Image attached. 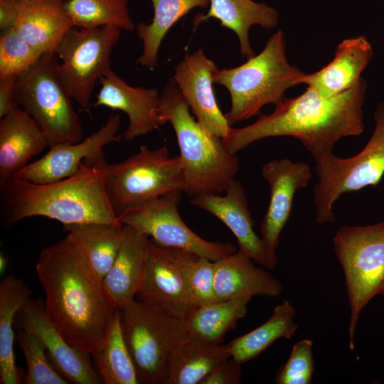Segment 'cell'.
Segmentation results:
<instances>
[{"label": "cell", "mask_w": 384, "mask_h": 384, "mask_svg": "<svg viewBox=\"0 0 384 384\" xmlns=\"http://www.w3.org/2000/svg\"><path fill=\"white\" fill-rule=\"evenodd\" d=\"M36 270L50 321L72 346L96 354L118 309L76 240L68 234L43 248Z\"/></svg>", "instance_id": "1"}, {"label": "cell", "mask_w": 384, "mask_h": 384, "mask_svg": "<svg viewBox=\"0 0 384 384\" xmlns=\"http://www.w3.org/2000/svg\"><path fill=\"white\" fill-rule=\"evenodd\" d=\"M366 88L362 78L351 90L327 97L307 87L297 97L284 98L272 113L260 114L254 123L230 127L223 143L230 152L237 154L264 138L292 137L300 141L316 161L333 153L335 144L341 139L363 132Z\"/></svg>", "instance_id": "2"}, {"label": "cell", "mask_w": 384, "mask_h": 384, "mask_svg": "<svg viewBox=\"0 0 384 384\" xmlns=\"http://www.w3.org/2000/svg\"><path fill=\"white\" fill-rule=\"evenodd\" d=\"M104 156L86 160L74 176L49 183L13 178L1 188V215L11 226L24 218L46 217L65 225L104 223L122 225L104 183Z\"/></svg>", "instance_id": "3"}, {"label": "cell", "mask_w": 384, "mask_h": 384, "mask_svg": "<svg viewBox=\"0 0 384 384\" xmlns=\"http://www.w3.org/2000/svg\"><path fill=\"white\" fill-rule=\"evenodd\" d=\"M157 122L159 126L169 122L175 132L185 192L191 197L225 192L239 170L238 158L227 149L222 138L195 121L173 78L159 96Z\"/></svg>", "instance_id": "4"}, {"label": "cell", "mask_w": 384, "mask_h": 384, "mask_svg": "<svg viewBox=\"0 0 384 384\" xmlns=\"http://www.w3.org/2000/svg\"><path fill=\"white\" fill-rule=\"evenodd\" d=\"M304 75L288 62L285 39L282 30L274 33L263 50L243 64L230 69L218 68L213 82L228 90L231 106L225 114L230 127L237 122L261 114L267 104L274 105L284 97L287 90L301 84Z\"/></svg>", "instance_id": "5"}, {"label": "cell", "mask_w": 384, "mask_h": 384, "mask_svg": "<svg viewBox=\"0 0 384 384\" xmlns=\"http://www.w3.org/2000/svg\"><path fill=\"white\" fill-rule=\"evenodd\" d=\"M55 53H43L16 79V102L36 122L48 146L76 143L83 129L58 71Z\"/></svg>", "instance_id": "6"}, {"label": "cell", "mask_w": 384, "mask_h": 384, "mask_svg": "<svg viewBox=\"0 0 384 384\" xmlns=\"http://www.w3.org/2000/svg\"><path fill=\"white\" fill-rule=\"evenodd\" d=\"M119 311L122 334L139 384H167L174 353L189 336L184 321L140 299Z\"/></svg>", "instance_id": "7"}, {"label": "cell", "mask_w": 384, "mask_h": 384, "mask_svg": "<svg viewBox=\"0 0 384 384\" xmlns=\"http://www.w3.org/2000/svg\"><path fill=\"white\" fill-rule=\"evenodd\" d=\"M333 245L345 278L351 310L348 346L353 351L362 310L373 297H384V220L340 227L333 238Z\"/></svg>", "instance_id": "8"}, {"label": "cell", "mask_w": 384, "mask_h": 384, "mask_svg": "<svg viewBox=\"0 0 384 384\" xmlns=\"http://www.w3.org/2000/svg\"><path fill=\"white\" fill-rule=\"evenodd\" d=\"M104 183L117 216L129 208L171 192H185L180 156H171L165 145L156 149L142 145L135 154L121 162H107Z\"/></svg>", "instance_id": "9"}, {"label": "cell", "mask_w": 384, "mask_h": 384, "mask_svg": "<svg viewBox=\"0 0 384 384\" xmlns=\"http://www.w3.org/2000/svg\"><path fill=\"white\" fill-rule=\"evenodd\" d=\"M375 127L356 155L341 158L333 153L316 160L317 182L314 188L316 222L336 221L333 207L343 194L378 185L384 176V102L375 110Z\"/></svg>", "instance_id": "10"}, {"label": "cell", "mask_w": 384, "mask_h": 384, "mask_svg": "<svg viewBox=\"0 0 384 384\" xmlns=\"http://www.w3.org/2000/svg\"><path fill=\"white\" fill-rule=\"evenodd\" d=\"M121 31L113 26L82 28L73 26L59 43L58 71L68 93L87 109L96 83L111 69V53Z\"/></svg>", "instance_id": "11"}, {"label": "cell", "mask_w": 384, "mask_h": 384, "mask_svg": "<svg viewBox=\"0 0 384 384\" xmlns=\"http://www.w3.org/2000/svg\"><path fill=\"white\" fill-rule=\"evenodd\" d=\"M182 192L173 191L129 208L118 219L161 246L185 250L213 261L236 252L232 243L208 241L189 228L178 210Z\"/></svg>", "instance_id": "12"}, {"label": "cell", "mask_w": 384, "mask_h": 384, "mask_svg": "<svg viewBox=\"0 0 384 384\" xmlns=\"http://www.w3.org/2000/svg\"><path fill=\"white\" fill-rule=\"evenodd\" d=\"M198 257L185 250L161 246L149 239L138 299L185 321L196 309L191 299L188 280Z\"/></svg>", "instance_id": "13"}, {"label": "cell", "mask_w": 384, "mask_h": 384, "mask_svg": "<svg viewBox=\"0 0 384 384\" xmlns=\"http://www.w3.org/2000/svg\"><path fill=\"white\" fill-rule=\"evenodd\" d=\"M120 123L119 114H110L97 131L76 143L50 146L43 156L27 164L14 178L43 184L74 176L85 161L95 160L104 156L103 147L119 140Z\"/></svg>", "instance_id": "14"}, {"label": "cell", "mask_w": 384, "mask_h": 384, "mask_svg": "<svg viewBox=\"0 0 384 384\" xmlns=\"http://www.w3.org/2000/svg\"><path fill=\"white\" fill-rule=\"evenodd\" d=\"M14 329L36 335L45 346L55 368L68 381L75 384L100 383L90 354L66 341L48 316L42 300L31 299L17 312Z\"/></svg>", "instance_id": "15"}, {"label": "cell", "mask_w": 384, "mask_h": 384, "mask_svg": "<svg viewBox=\"0 0 384 384\" xmlns=\"http://www.w3.org/2000/svg\"><path fill=\"white\" fill-rule=\"evenodd\" d=\"M225 192L224 196L196 195L191 197L190 203L223 222L235 235L239 251L265 269L273 270L277 264V256L269 250L262 238L254 230V221L242 185L234 178Z\"/></svg>", "instance_id": "16"}, {"label": "cell", "mask_w": 384, "mask_h": 384, "mask_svg": "<svg viewBox=\"0 0 384 384\" xmlns=\"http://www.w3.org/2000/svg\"><path fill=\"white\" fill-rule=\"evenodd\" d=\"M217 69L200 48L187 53L175 66L173 78L198 123L208 133L223 139L231 127L218 107L213 89Z\"/></svg>", "instance_id": "17"}, {"label": "cell", "mask_w": 384, "mask_h": 384, "mask_svg": "<svg viewBox=\"0 0 384 384\" xmlns=\"http://www.w3.org/2000/svg\"><path fill=\"white\" fill-rule=\"evenodd\" d=\"M261 174L270 186V197L260 234L269 250L276 255L281 233L291 215L295 194L308 186L312 174L305 162L280 159L265 164Z\"/></svg>", "instance_id": "18"}, {"label": "cell", "mask_w": 384, "mask_h": 384, "mask_svg": "<svg viewBox=\"0 0 384 384\" xmlns=\"http://www.w3.org/2000/svg\"><path fill=\"white\" fill-rule=\"evenodd\" d=\"M98 82L101 87L93 106L120 110L127 115L129 124L122 135L124 140L132 141L159 128L157 110L160 95L156 88L132 87L112 69Z\"/></svg>", "instance_id": "19"}, {"label": "cell", "mask_w": 384, "mask_h": 384, "mask_svg": "<svg viewBox=\"0 0 384 384\" xmlns=\"http://www.w3.org/2000/svg\"><path fill=\"white\" fill-rule=\"evenodd\" d=\"M373 55L371 44L366 36L346 38L337 46L333 60L315 73H304L301 84L314 88L324 97L342 94L358 84Z\"/></svg>", "instance_id": "20"}, {"label": "cell", "mask_w": 384, "mask_h": 384, "mask_svg": "<svg viewBox=\"0 0 384 384\" xmlns=\"http://www.w3.org/2000/svg\"><path fill=\"white\" fill-rule=\"evenodd\" d=\"M48 146L36 122L19 107L1 118L0 189Z\"/></svg>", "instance_id": "21"}, {"label": "cell", "mask_w": 384, "mask_h": 384, "mask_svg": "<svg viewBox=\"0 0 384 384\" xmlns=\"http://www.w3.org/2000/svg\"><path fill=\"white\" fill-rule=\"evenodd\" d=\"M253 262L239 250L215 261L214 289L218 302L253 296L277 297L282 294L281 282Z\"/></svg>", "instance_id": "22"}, {"label": "cell", "mask_w": 384, "mask_h": 384, "mask_svg": "<svg viewBox=\"0 0 384 384\" xmlns=\"http://www.w3.org/2000/svg\"><path fill=\"white\" fill-rule=\"evenodd\" d=\"M124 236L114 262L102 279L103 286L118 309L133 302L146 263L149 237L123 225Z\"/></svg>", "instance_id": "23"}, {"label": "cell", "mask_w": 384, "mask_h": 384, "mask_svg": "<svg viewBox=\"0 0 384 384\" xmlns=\"http://www.w3.org/2000/svg\"><path fill=\"white\" fill-rule=\"evenodd\" d=\"M62 1L17 0L14 26L18 33L39 53H55L73 23Z\"/></svg>", "instance_id": "24"}, {"label": "cell", "mask_w": 384, "mask_h": 384, "mask_svg": "<svg viewBox=\"0 0 384 384\" xmlns=\"http://www.w3.org/2000/svg\"><path fill=\"white\" fill-rule=\"evenodd\" d=\"M210 8L205 15L197 14L193 25L197 26L210 18L218 19L222 26L234 31L237 35L240 53L247 58L255 55L250 46L249 31L251 26L259 25L271 29L278 23L275 9L252 0H209Z\"/></svg>", "instance_id": "25"}, {"label": "cell", "mask_w": 384, "mask_h": 384, "mask_svg": "<svg viewBox=\"0 0 384 384\" xmlns=\"http://www.w3.org/2000/svg\"><path fill=\"white\" fill-rule=\"evenodd\" d=\"M31 290L20 278L9 274L0 282V382L19 384L21 375L14 351L17 312L31 299Z\"/></svg>", "instance_id": "26"}, {"label": "cell", "mask_w": 384, "mask_h": 384, "mask_svg": "<svg viewBox=\"0 0 384 384\" xmlns=\"http://www.w3.org/2000/svg\"><path fill=\"white\" fill-rule=\"evenodd\" d=\"M230 358L228 344L210 343L188 336L174 353L167 384H200Z\"/></svg>", "instance_id": "27"}, {"label": "cell", "mask_w": 384, "mask_h": 384, "mask_svg": "<svg viewBox=\"0 0 384 384\" xmlns=\"http://www.w3.org/2000/svg\"><path fill=\"white\" fill-rule=\"evenodd\" d=\"M78 242L88 263L102 280L118 253L123 236V225L83 223L63 225Z\"/></svg>", "instance_id": "28"}, {"label": "cell", "mask_w": 384, "mask_h": 384, "mask_svg": "<svg viewBox=\"0 0 384 384\" xmlns=\"http://www.w3.org/2000/svg\"><path fill=\"white\" fill-rule=\"evenodd\" d=\"M294 316L292 305L283 300L274 308L266 322L228 344L231 358L242 365L258 356L277 339L292 338L299 328Z\"/></svg>", "instance_id": "29"}, {"label": "cell", "mask_w": 384, "mask_h": 384, "mask_svg": "<svg viewBox=\"0 0 384 384\" xmlns=\"http://www.w3.org/2000/svg\"><path fill=\"white\" fill-rule=\"evenodd\" d=\"M252 297L216 302L196 309L184 321L189 336L210 343H220L247 312Z\"/></svg>", "instance_id": "30"}, {"label": "cell", "mask_w": 384, "mask_h": 384, "mask_svg": "<svg viewBox=\"0 0 384 384\" xmlns=\"http://www.w3.org/2000/svg\"><path fill=\"white\" fill-rule=\"evenodd\" d=\"M154 17L150 23L140 22L137 32L143 41L137 63L149 69L158 64V53L164 36L183 16L196 7L206 8L209 0H151Z\"/></svg>", "instance_id": "31"}, {"label": "cell", "mask_w": 384, "mask_h": 384, "mask_svg": "<svg viewBox=\"0 0 384 384\" xmlns=\"http://www.w3.org/2000/svg\"><path fill=\"white\" fill-rule=\"evenodd\" d=\"M128 3L129 0H67L63 6L75 27L113 26L132 31L135 26L129 12Z\"/></svg>", "instance_id": "32"}, {"label": "cell", "mask_w": 384, "mask_h": 384, "mask_svg": "<svg viewBox=\"0 0 384 384\" xmlns=\"http://www.w3.org/2000/svg\"><path fill=\"white\" fill-rule=\"evenodd\" d=\"M92 356L105 383L139 384L135 366L122 334L119 309L105 343Z\"/></svg>", "instance_id": "33"}, {"label": "cell", "mask_w": 384, "mask_h": 384, "mask_svg": "<svg viewBox=\"0 0 384 384\" xmlns=\"http://www.w3.org/2000/svg\"><path fill=\"white\" fill-rule=\"evenodd\" d=\"M16 341L26 362V384H68V380L48 361L46 348L33 334L17 330Z\"/></svg>", "instance_id": "34"}, {"label": "cell", "mask_w": 384, "mask_h": 384, "mask_svg": "<svg viewBox=\"0 0 384 384\" xmlns=\"http://www.w3.org/2000/svg\"><path fill=\"white\" fill-rule=\"evenodd\" d=\"M14 27L1 30L0 79L18 76L41 55Z\"/></svg>", "instance_id": "35"}, {"label": "cell", "mask_w": 384, "mask_h": 384, "mask_svg": "<svg viewBox=\"0 0 384 384\" xmlns=\"http://www.w3.org/2000/svg\"><path fill=\"white\" fill-rule=\"evenodd\" d=\"M312 341L308 338L294 344L291 354L276 376L277 384H309L314 370Z\"/></svg>", "instance_id": "36"}, {"label": "cell", "mask_w": 384, "mask_h": 384, "mask_svg": "<svg viewBox=\"0 0 384 384\" xmlns=\"http://www.w3.org/2000/svg\"><path fill=\"white\" fill-rule=\"evenodd\" d=\"M215 270V261L201 256L192 267L188 286L191 301L196 309L218 302L214 289Z\"/></svg>", "instance_id": "37"}, {"label": "cell", "mask_w": 384, "mask_h": 384, "mask_svg": "<svg viewBox=\"0 0 384 384\" xmlns=\"http://www.w3.org/2000/svg\"><path fill=\"white\" fill-rule=\"evenodd\" d=\"M241 372L242 364L230 358L213 370L200 384H239Z\"/></svg>", "instance_id": "38"}, {"label": "cell", "mask_w": 384, "mask_h": 384, "mask_svg": "<svg viewBox=\"0 0 384 384\" xmlns=\"http://www.w3.org/2000/svg\"><path fill=\"white\" fill-rule=\"evenodd\" d=\"M17 76L0 79V117L2 118L18 107L15 100L14 87Z\"/></svg>", "instance_id": "39"}, {"label": "cell", "mask_w": 384, "mask_h": 384, "mask_svg": "<svg viewBox=\"0 0 384 384\" xmlns=\"http://www.w3.org/2000/svg\"><path fill=\"white\" fill-rule=\"evenodd\" d=\"M17 17V0H0V29L14 27Z\"/></svg>", "instance_id": "40"}, {"label": "cell", "mask_w": 384, "mask_h": 384, "mask_svg": "<svg viewBox=\"0 0 384 384\" xmlns=\"http://www.w3.org/2000/svg\"><path fill=\"white\" fill-rule=\"evenodd\" d=\"M8 260L7 258L2 254H1L0 256V271L1 274H2L6 268V264H7Z\"/></svg>", "instance_id": "41"}, {"label": "cell", "mask_w": 384, "mask_h": 384, "mask_svg": "<svg viewBox=\"0 0 384 384\" xmlns=\"http://www.w3.org/2000/svg\"><path fill=\"white\" fill-rule=\"evenodd\" d=\"M28 1H65L67 0H28Z\"/></svg>", "instance_id": "42"}]
</instances>
